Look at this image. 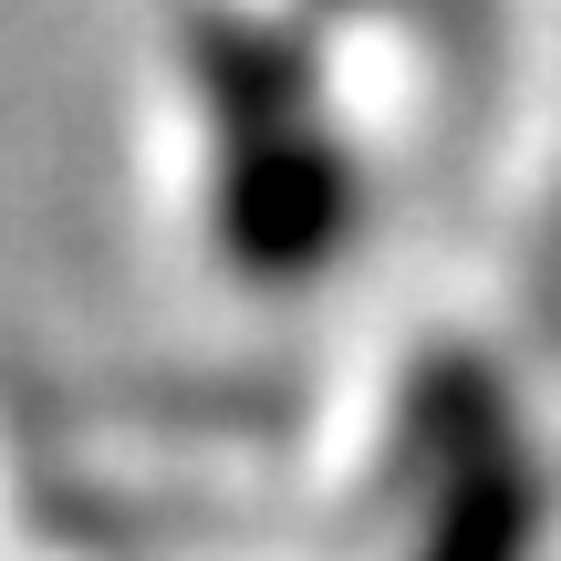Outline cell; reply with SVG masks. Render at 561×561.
I'll list each match as a JSON object with an SVG mask.
<instances>
[{"mask_svg":"<svg viewBox=\"0 0 561 561\" xmlns=\"http://www.w3.org/2000/svg\"><path fill=\"white\" fill-rule=\"evenodd\" d=\"M343 208H354V187H343V167H333V146H322V136L280 125V136H240V146H229L219 240L240 250V271L301 280L322 250L343 240Z\"/></svg>","mask_w":561,"mask_h":561,"instance_id":"6da1fadb","label":"cell"}]
</instances>
